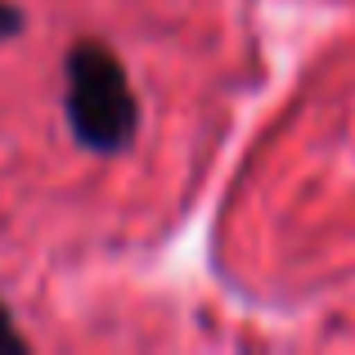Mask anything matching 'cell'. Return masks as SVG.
Listing matches in <instances>:
<instances>
[{
  "label": "cell",
  "mask_w": 355,
  "mask_h": 355,
  "mask_svg": "<svg viewBox=\"0 0 355 355\" xmlns=\"http://www.w3.org/2000/svg\"><path fill=\"white\" fill-rule=\"evenodd\" d=\"M63 77H68L63 113H68L72 139L99 157L121 153L139 130V104L113 45L77 41L63 59Z\"/></svg>",
  "instance_id": "cell-1"
},
{
  "label": "cell",
  "mask_w": 355,
  "mask_h": 355,
  "mask_svg": "<svg viewBox=\"0 0 355 355\" xmlns=\"http://www.w3.org/2000/svg\"><path fill=\"white\" fill-rule=\"evenodd\" d=\"M0 351H27V338L14 329V320H9L5 302H0Z\"/></svg>",
  "instance_id": "cell-2"
},
{
  "label": "cell",
  "mask_w": 355,
  "mask_h": 355,
  "mask_svg": "<svg viewBox=\"0 0 355 355\" xmlns=\"http://www.w3.org/2000/svg\"><path fill=\"white\" fill-rule=\"evenodd\" d=\"M18 32H23V9L0 0V41H14Z\"/></svg>",
  "instance_id": "cell-3"
}]
</instances>
